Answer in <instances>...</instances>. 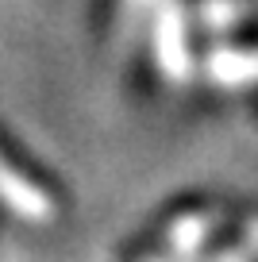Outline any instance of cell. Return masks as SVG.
<instances>
[{"instance_id": "6da1fadb", "label": "cell", "mask_w": 258, "mask_h": 262, "mask_svg": "<svg viewBox=\"0 0 258 262\" xmlns=\"http://www.w3.org/2000/svg\"><path fill=\"white\" fill-rule=\"evenodd\" d=\"M154 50H158V62H162V74L169 81H181L189 74V50H185V19L174 4H162L158 12V24H154Z\"/></svg>"}, {"instance_id": "7a4b0ae2", "label": "cell", "mask_w": 258, "mask_h": 262, "mask_svg": "<svg viewBox=\"0 0 258 262\" xmlns=\"http://www.w3.org/2000/svg\"><path fill=\"white\" fill-rule=\"evenodd\" d=\"M208 77L220 85H250L258 81V50H212L208 54Z\"/></svg>"}, {"instance_id": "3957f363", "label": "cell", "mask_w": 258, "mask_h": 262, "mask_svg": "<svg viewBox=\"0 0 258 262\" xmlns=\"http://www.w3.org/2000/svg\"><path fill=\"white\" fill-rule=\"evenodd\" d=\"M0 193L12 201V208L24 216H35V220H47L54 208H50V201L39 193L35 185H27V181H19L16 173H8L4 166H0Z\"/></svg>"}, {"instance_id": "277c9868", "label": "cell", "mask_w": 258, "mask_h": 262, "mask_svg": "<svg viewBox=\"0 0 258 262\" xmlns=\"http://www.w3.org/2000/svg\"><path fill=\"white\" fill-rule=\"evenodd\" d=\"M212 231V212H197V216H185L169 228V251L174 254H193L197 247L208 239Z\"/></svg>"}, {"instance_id": "5b68a950", "label": "cell", "mask_w": 258, "mask_h": 262, "mask_svg": "<svg viewBox=\"0 0 258 262\" xmlns=\"http://www.w3.org/2000/svg\"><path fill=\"white\" fill-rule=\"evenodd\" d=\"M201 19L208 31H227V27H235L243 19V8L235 4V0H204L201 4Z\"/></svg>"}, {"instance_id": "8992f818", "label": "cell", "mask_w": 258, "mask_h": 262, "mask_svg": "<svg viewBox=\"0 0 258 262\" xmlns=\"http://www.w3.org/2000/svg\"><path fill=\"white\" fill-rule=\"evenodd\" d=\"M254 258H258V220L250 224V235H243V243L224 251V258H216V262H254Z\"/></svg>"}, {"instance_id": "52a82bcc", "label": "cell", "mask_w": 258, "mask_h": 262, "mask_svg": "<svg viewBox=\"0 0 258 262\" xmlns=\"http://www.w3.org/2000/svg\"><path fill=\"white\" fill-rule=\"evenodd\" d=\"M131 4H135V8H146V4H154V0H131Z\"/></svg>"}]
</instances>
